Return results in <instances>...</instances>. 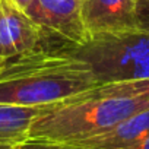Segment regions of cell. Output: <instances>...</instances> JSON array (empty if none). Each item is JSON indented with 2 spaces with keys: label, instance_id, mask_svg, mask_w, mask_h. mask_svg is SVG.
Here are the masks:
<instances>
[{
  "label": "cell",
  "instance_id": "cell-1",
  "mask_svg": "<svg viewBox=\"0 0 149 149\" xmlns=\"http://www.w3.org/2000/svg\"><path fill=\"white\" fill-rule=\"evenodd\" d=\"M97 86L91 69L63 47L41 48L0 66V104L54 105Z\"/></svg>",
  "mask_w": 149,
  "mask_h": 149
},
{
  "label": "cell",
  "instance_id": "cell-2",
  "mask_svg": "<svg viewBox=\"0 0 149 149\" xmlns=\"http://www.w3.org/2000/svg\"><path fill=\"white\" fill-rule=\"evenodd\" d=\"M149 108L145 97H102L92 89L48 107L31 126L28 139L74 143L102 134Z\"/></svg>",
  "mask_w": 149,
  "mask_h": 149
},
{
  "label": "cell",
  "instance_id": "cell-3",
  "mask_svg": "<svg viewBox=\"0 0 149 149\" xmlns=\"http://www.w3.org/2000/svg\"><path fill=\"white\" fill-rule=\"evenodd\" d=\"M84 61L101 85L149 79V32L140 28L91 35L81 45H61Z\"/></svg>",
  "mask_w": 149,
  "mask_h": 149
},
{
  "label": "cell",
  "instance_id": "cell-4",
  "mask_svg": "<svg viewBox=\"0 0 149 149\" xmlns=\"http://www.w3.org/2000/svg\"><path fill=\"white\" fill-rule=\"evenodd\" d=\"M25 13L45 38H60L63 45H81L89 38L82 19L81 0H32Z\"/></svg>",
  "mask_w": 149,
  "mask_h": 149
},
{
  "label": "cell",
  "instance_id": "cell-5",
  "mask_svg": "<svg viewBox=\"0 0 149 149\" xmlns=\"http://www.w3.org/2000/svg\"><path fill=\"white\" fill-rule=\"evenodd\" d=\"M42 31L10 0H0V58L10 60L44 48Z\"/></svg>",
  "mask_w": 149,
  "mask_h": 149
},
{
  "label": "cell",
  "instance_id": "cell-6",
  "mask_svg": "<svg viewBox=\"0 0 149 149\" xmlns=\"http://www.w3.org/2000/svg\"><path fill=\"white\" fill-rule=\"evenodd\" d=\"M137 0H81L85 28L91 35L137 28Z\"/></svg>",
  "mask_w": 149,
  "mask_h": 149
},
{
  "label": "cell",
  "instance_id": "cell-7",
  "mask_svg": "<svg viewBox=\"0 0 149 149\" xmlns=\"http://www.w3.org/2000/svg\"><path fill=\"white\" fill-rule=\"evenodd\" d=\"M146 136H149V108L136 113L102 134L74 142L73 145L91 149H124Z\"/></svg>",
  "mask_w": 149,
  "mask_h": 149
},
{
  "label": "cell",
  "instance_id": "cell-8",
  "mask_svg": "<svg viewBox=\"0 0 149 149\" xmlns=\"http://www.w3.org/2000/svg\"><path fill=\"white\" fill-rule=\"evenodd\" d=\"M51 105L22 107L0 104V143L16 146L28 140L35 118Z\"/></svg>",
  "mask_w": 149,
  "mask_h": 149
},
{
  "label": "cell",
  "instance_id": "cell-9",
  "mask_svg": "<svg viewBox=\"0 0 149 149\" xmlns=\"http://www.w3.org/2000/svg\"><path fill=\"white\" fill-rule=\"evenodd\" d=\"M92 91L102 97H145V98H149V79L107 84V85L92 88Z\"/></svg>",
  "mask_w": 149,
  "mask_h": 149
},
{
  "label": "cell",
  "instance_id": "cell-10",
  "mask_svg": "<svg viewBox=\"0 0 149 149\" xmlns=\"http://www.w3.org/2000/svg\"><path fill=\"white\" fill-rule=\"evenodd\" d=\"M15 149H91L73 143H58V142H45V140H32L28 139L15 146Z\"/></svg>",
  "mask_w": 149,
  "mask_h": 149
},
{
  "label": "cell",
  "instance_id": "cell-11",
  "mask_svg": "<svg viewBox=\"0 0 149 149\" xmlns=\"http://www.w3.org/2000/svg\"><path fill=\"white\" fill-rule=\"evenodd\" d=\"M136 19L137 28L149 32V0H137L136 2Z\"/></svg>",
  "mask_w": 149,
  "mask_h": 149
},
{
  "label": "cell",
  "instance_id": "cell-12",
  "mask_svg": "<svg viewBox=\"0 0 149 149\" xmlns=\"http://www.w3.org/2000/svg\"><path fill=\"white\" fill-rule=\"evenodd\" d=\"M124 149H149V136L143 137L137 143H134V145H132L129 148H124Z\"/></svg>",
  "mask_w": 149,
  "mask_h": 149
},
{
  "label": "cell",
  "instance_id": "cell-13",
  "mask_svg": "<svg viewBox=\"0 0 149 149\" xmlns=\"http://www.w3.org/2000/svg\"><path fill=\"white\" fill-rule=\"evenodd\" d=\"M10 2H12L16 8H19L21 10H24V12H25V9L31 5L32 0H10Z\"/></svg>",
  "mask_w": 149,
  "mask_h": 149
},
{
  "label": "cell",
  "instance_id": "cell-14",
  "mask_svg": "<svg viewBox=\"0 0 149 149\" xmlns=\"http://www.w3.org/2000/svg\"><path fill=\"white\" fill-rule=\"evenodd\" d=\"M0 149H15V146H10V145H3V143H0Z\"/></svg>",
  "mask_w": 149,
  "mask_h": 149
},
{
  "label": "cell",
  "instance_id": "cell-15",
  "mask_svg": "<svg viewBox=\"0 0 149 149\" xmlns=\"http://www.w3.org/2000/svg\"><path fill=\"white\" fill-rule=\"evenodd\" d=\"M3 61H5L3 58H0V66H2V64H3Z\"/></svg>",
  "mask_w": 149,
  "mask_h": 149
}]
</instances>
